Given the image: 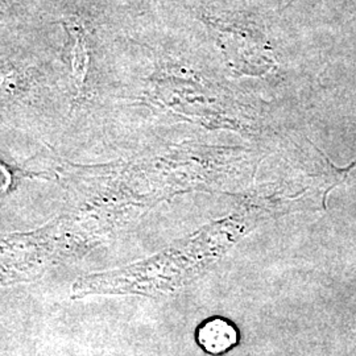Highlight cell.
Here are the masks:
<instances>
[{
  "instance_id": "obj_1",
  "label": "cell",
  "mask_w": 356,
  "mask_h": 356,
  "mask_svg": "<svg viewBox=\"0 0 356 356\" xmlns=\"http://www.w3.org/2000/svg\"><path fill=\"white\" fill-rule=\"evenodd\" d=\"M65 28L70 38V67L73 85L76 95H82L88 82L90 67V51L85 31L74 22L65 23Z\"/></svg>"
},
{
  "instance_id": "obj_2",
  "label": "cell",
  "mask_w": 356,
  "mask_h": 356,
  "mask_svg": "<svg viewBox=\"0 0 356 356\" xmlns=\"http://www.w3.org/2000/svg\"><path fill=\"white\" fill-rule=\"evenodd\" d=\"M200 341L204 348L213 354L226 351L235 343L236 334L229 323L216 319L209 322L200 332Z\"/></svg>"
},
{
  "instance_id": "obj_3",
  "label": "cell",
  "mask_w": 356,
  "mask_h": 356,
  "mask_svg": "<svg viewBox=\"0 0 356 356\" xmlns=\"http://www.w3.org/2000/svg\"><path fill=\"white\" fill-rule=\"evenodd\" d=\"M22 79L20 72L13 64L0 65V98L10 95L17 89V82Z\"/></svg>"
},
{
  "instance_id": "obj_4",
  "label": "cell",
  "mask_w": 356,
  "mask_h": 356,
  "mask_svg": "<svg viewBox=\"0 0 356 356\" xmlns=\"http://www.w3.org/2000/svg\"><path fill=\"white\" fill-rule=\"evenodd\" d=\"M10 185H11V176L8 175V172L4 166L0 165V194L7 191Z\"/></svg>"
}]
</instances>
